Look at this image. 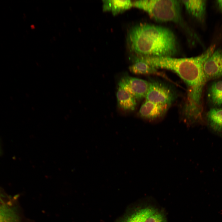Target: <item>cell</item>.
I'll return each mask as SVG.
<instances>
[{"mask_svg": "<svg viewBox=\"0 0 222 222\" xmlns=\"http://www.w3.org/2000/svg\"><path fill=\"white\" fill-rule=\"evenodd\" d=\"M145 222H165L163 215L160 213L155 212L149 217Z\"/></svg>", "mask_w": 222, "mask_h": 222, "instance_id": "2e32d148", "label": "cell"}, {"mask_svg": "<svg viewBox=\"0 0 222 222\" xmlns=\"http://www.w3.org/2000/svg\"><path fill=\"white\" fill-rule=\"evenodd\" d=\"M22 217L17 209L7 204L0 205V222H20Z\"/></svg>", "mask_w": 222, "mask_h": 222, "instance_id": "5bb4252c", "label": "cell"}, {"mask_svg": "<svg viewBox=\"0 0 222 222\" xmlns=\"http://www.w3.org/2000/svg\"><path fill=\"white\" fill-rule=\"evenodd\" d=\"M203 70L206 82L222 77V50L215 49L204 61Z\"/></svg>", "mask_w": 222, "mask_h": 222, "instance_id": "5b68a950", "label": "cell"}, {"mask_svg": "<svg viewBox=\"0 0 222 222\" xmlns=\"http://www.w3.org/2000/svg\"><path fill=\"white\" fill-rule=\"evenodd\" d=\"M169 106L145 100L139 109V114L143 118L150 120H154L163 115L167 110Z\"/></svg>", "mask_w": 222, "mask_h": 222, "instance_id": "52a82bcc", "label": "cell"}, {"mask_svg": "<svg viewBox=\"0 0 222 222\" xmlns=\"http://www.w3.org/2000/svg\"><path fill=\"white\" fill-rule=\"evenodd\" d=\"M128 42L133 54L155 57H172L177 52L175 36L168 28L148 24L132 27Z\"/></svg>", "mask_w": 222, "mask_h": 222, "instance_id": "7a4b0ae2", "label": "cell"}, {"mask_svg": "<svg viewBox=\"0 0 222 222\" xmlns=\"http://www.w3.org/2000/svg\"><path fill=\"white\" fill-rule=\"evenodd\" d=\"M215 48V46L212 45L200 55L189 58L142 56L148 64L156 68L166 69L175 72L185 83L188 89L183 113L188 121H197L201 117L203 92L206 83L203 64Z\"/></svg>", "mask_w": 222, "mask_h": 222, "instance_id": "6da1fadb", "label": "cell"}, {"mask_svg": "<svg viewBox=\"0 0 222 222\" xmlns=\"http://www.w3.org/2000/svg\"><path fill=\"white\" fill-rule=\"evenodd\" d=\"M156 212L152 208H146L139 210L129 217L124 222H145L150 216Z\"/></svg>", "mask_w": 222, "mask_h": 222, "instance_id": "9a60e30c", "label": "cell"}, {"mask_svg": "<svg viewBox=\"0 0 222 222\" xmlns=\"http://www.w3.org/2000/svg\"><path fill=\"white\" fill-rule=\"evenodd\" d=\"M146 100L163 105L170 106L175 98V92L169 87L158 81L149 82Z\"/></svg>", "mask_w": 222, "mask_h": 222, "instance_id": "277c9868", "label": "cell"}, {"mask_svg": "<svg viewBox=\"0 0 222 222\" xmlns=\"http://www.w3.org/2000/svg\"><path fill=\"white\" fill-rule=\"evenodd\" d=\"M118 84L130 93L136 100L145 98L148 92L149 83L142 79L124 76Z\"/></svg>", "mask_w": 222, "mask_h": 222, "instance_id": "8992f818", "label": "cell"}, {"mask_svg": "<svg viewBox=\"0 0 222 222\" xmlns=\"http://www.w3.org/2000/svg\"><path fill=\"white\" fill-rule=\"evenodd\" d=\"M103 10L111 11L114 15L129 9L133 6V2L130 0H103Z\"/></svg>", "mask_w": 222, "mask_h": 222, "instance_id": "8fae6325", "label": "cell"}, {"mask_svg": "<svg viewBox=\"0 0 222 222\" xmlns=\"http://www.w3.org/2000/svg\"><path fill=\"white\" fill-rule=\"evenodd\" d=\"M180 1L138 0L133 2V6L143 10L155 20L172 22L184 26Z\"/></svg>", "mask_w": 222, "mask_h": 222, "instance_id": "3957f363", "label": "cell"}, {"mask_svg": "<svg viewBox=\"0 0 222 222\" xmlns=\"http://www.w3.org/2000/svg\"><path fill=\"white\" fill-rule=\"evenodd\" d=\"M130 59L131 64L129 69L132 73L135 74L158 73L157 68L148 64L141 56L133 54Z\"/></svg>", "mask_w": 222, "mask_h": 222, "instance_id": "9c48e42d", "label": "cell"}, {"mask_svg": "<svg viewBox=\"0 0 222 222\" xmlns=\"http://www.w3.org/2000/svg\"><path fill=\"white\" fill-rule=\"evenodd\" d=\"M180 2L190 15L199 21L204 20L206 13V0H181Z\"/></svg>", "mask_w": 222, "mask_h": 222, "instance_id": "ba28073f", "label": "cell"}, {"mask_svg": "<svg viewBox=\"0 0 222 222\" xmlns=\"http://www.w3.org/2000/svg\"><path fill=\"white\" fill-rule=\"evenodd\" d=\"M216 3L219 9L222 12V0H217L216 1Z\"/></svg>", "mask_w": 222, "mask_h": 222, "instance_id": "e0dca14e", "label": "cell"}, {"mask_svg": "<svg viewBox=\"0 0 222 222\" xmlns=\"http://www.w3.org/2000/svg\"><path fill=\"white\" fill-rule=\"evenodd\" d=\"M206 117L208 124L213 130L222 133V108H211L208 112Z\"/></svg>", "mask_w": 222, "mask_h": 222, "instance_id": "4fadbf2b", "label": "cell"}, {"mask_svg": "<svg viewBox=\"0 0 222 222\" xmlns=\"http://www.w3.org/2000/svg\"><path fill=\"white\" fill-rule=\"evenodd\" d=\"M117 97L118 106L121 109L126 111L135 109L137 105L136 99L119 84Z\"/></svg>", "mask_w": 222, "mask_h": 222, "instance_id": "30bf717a", "label": "cell"}, {"mask_svg": "<svg viewBox=\"0 0 222 222\" xmlns=\"http://www.w3.org/2000/svg\"></svg>", "mask_w": 222, "mask_h": 222, "instance_id": "ac0fdd59", "label": "cell"}, {"mask_svg": "<svg viewBox=\"0 0 222 222\" xmlns=\"http://www.w3.org/2000/svg\"><path fill=\"white\" fill-rule=\"evenodd\" d=\"M208 100L213 107L222 106V80L213 82L209 87Z\"/></svg>", "mask_w": 222, "mask_h": 222, "instance_id": "7c38bea8", "label": "cell"}]
</instances>
